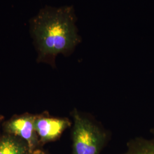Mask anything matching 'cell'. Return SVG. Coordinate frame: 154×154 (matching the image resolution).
I'll return each mask as SVG.
<instances>
[{"instance_id": "cell-2", "label": "cell", "mask_w": 154, "mask_h": 154, "mask_svg": "<svg viewBox=\"0 0 154 154\" xmlns=\"http://www.w3.org/2000/svg\"><path fill=\"white\" fill-rule=\"evenodd\" d=\"M72 154H100L107 135L105 130L88 116L76 109L72 111Z\"/></svg>"}, {"instance_id": "cell-1", "label": "cell", "mask_w": 154, "mask_h": 154, "mask_svg": "<svg viewBox=\"0 0 154 154\" xmlns=\"http://www.w3.org/2000/svg\"><path fill=\"white\" fill-rule=\"evenodd\" d=\"M76 21L72 6H47L30 19V33L38 53V62L55 67L57 55L72 54L81 41Z\"/></svg>"}, {"instance_id": "cell-4", "label": "cell", "mask_w": 154, "mask_h": 154, "mask_svg": "<svg viewBox=\"0 0 154 154\" xmlns=\"http://www.w3.org/2000/svg\"><path fill=\"white\" fill-rule=\"evenodd\" d=\"M71 125L72 122L68 118L51 117L45 114L35 116L34 121L35 131L39 141L43 143L57 140Z\"/></svg>"}, {"instance_id": "cell-3", "label": "cell", "mask_w": 154, "mask_h": 154, "mask_svg": "<svg viewBox=\"0 0 154 154\" xmlns=\"http://www.w3.org/2000/svg\"><path fill=\"white\" fill-rule=\"evenodd\" d=\"M35 116L25 114L15 116L4 124V130L8 134L21 138L27 143L32 154L39 142V138L35 130Z\"/></svg>"}, {"instance_id": "cell-5", "label": "cell", "mask_w": 154, "mask_h": 154, "mask_svg": "<svg viewBox=\"0 0 154 154\" xmlns=\"http://www.w3.org/2000/svg\"><path fill=\"white\" fill-rule=\"evenodd\" d=\"M0 154H31L28 144L22 139L11 134L0 137Z\"/></svg>"}, {"instance_id": "cell-7", "label": "cell", "mask_w": 154, "mask_h": 154, "mask_svg": "<svg viewBox=\"0 0 154 154\" xmlns=\"http://www.w3.org/2000/svg\"><path fill=\"white\" fill-rule=\"evenodd\" d=\"M31 154H47L46 152H45L44 151H41V150H34L33 152Z\"/></svg>"}, {"instance_id": "cell-6", "label": "cell", "mask_w": 154, "mask_h": 154, "mask_svg": "<svg viewBox=\"0 0 154 154\" xmlns=\"http://www.w3.org/2000/svg\"><path fill=\"white\" fill-rule=\"evenodd\" d=\"M122 154H154V132L151 139L137 138L130 142L126 151Z\"/></svg>"}]
</instances>
